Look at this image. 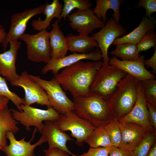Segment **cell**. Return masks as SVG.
<instances>
[{
	"label": "cell",
	"mask_w": 156,
	"mask_h": 156,
	"mask_svg": "<svg viewBox=\"0 0 156 156\" xmlns=\"http://www.w3.org/2000/svg\"><path fill=\"white\" fill-rule=\"evenodd\" d=\"M103 65L100 61H80L64 68L54 77L73 97L88 94L96 73Z\"/></svg>",
	"instance_id": "obj_1"
},
{
	"label": "cell",
	"mask_w": 156,
	"mask_h": 156,
	"mask_svg": "<svg viewBox=\"0 0 156 156\" xmlns=\"http://www.w3.org/2000/svg\"><path fill=\"white\" fill-rule=\"evenodd\" d=\"M74 111L96 127H103L114 119L107 102L90 93L73 97Z\"/></svg>",
	"instance_id": "obj_2"
},
{
	"label": "cell",
	"mask_w": 156,
	"mask_h": 156,
	"mask_svg": "<svg viewBox=\"0 0 156 156\" xmlns=\"http://www.w3.org/2000/svg\"><path fill=\"white\" fill-rule=\"evenodd\" d=\"M139 81L128 74L118 84L107 101L115 119L118 120L126 116L133 108L137 98V84Z\"/></svg>",
	"instance_id": "obj_3"
},
{
	"label": "cell",
	"mask_w": 156,
	"mask_h": 156,
	"mask_svg": "<svg viewBox=\"0 0 156 156\" xmlns=\"http://www.w3.org/2000/svg\"><path fill=\"white\" fill-rule=\"evenodd\" d=\"M128 74L124 71L103 62L97 71L90 89V93L107 101L114 92L118 84Z\"/></svg>",
	"instance_id": "obj_4"
},
{
	"label": "cell",
	"mask_w": 156,
	"mask_h": 156,
	"mask_svg": "<svg viewBox=\"0 0 156 156\" xmlns=\"http://www.w3.org/2000/svg\"><path fill=\"white\" fill-rule=\"evenodd\" d=\"M10 109L13 118L24 126L27 131L31 130V126H34L41 133L44 127L43 121H54L61 115L52 107L44 110L22 104L20 111L12 108Z\"/></svg>",
	"instance_id": "obj_5"
},
{
	"label": "cell",
	"mask_w": 156,
	"mask_h": 156,
	"mask_svg": "<svg viewBox=\"0 0 156 156\" xmlns=\"http://www.w3.org/2000/svg\"><path fill=\"white\" fill-rule=\"evenodd\" d=\"M20 39L26 44L27 57L29 60L46 64L50 60L51 50L49 32L46 30L34 34L25 33Z\"/></svg>",
	"instance_id": "obj_6"
},
{
	"label": "cell",
	"mask_w": 156,
	"mask_h": 156,
	"mask_svg": "<svg viewBox=\"0 0 156 156\" xmlns=\"http://www.w3.org/2000/svg\"><path fill=\"white\" fill-rule=\"evenodd\" d=\"M30 76L45 91L52 107L60 115L74 111L73 101L68 98L54 77L47 80L38 76L30 75Z\"/></svg>",
	"instance_id": "obj_7"
},
{
	"label": "cell",
	"mask_w": 156,
	"mask_h": 156,
	"mask_svg": "<svg viewBox=\"0 0 156 156\" xmlns=\"http://www.w3.org/2000/svg\"><path fill=\"white\" fill-rule=\"evenodd\" d=\"M54 122L62 131H70L72 135L76 139V144L79 146L83 145L96 127L88 121L78 116L74 111L61 115Z\"/></svg>",
	"instance_id": "obj_8"
},
{
	"label": "cell",
	"mask_w": 156,
	"mask_h": 156,
	"mask_svg": "<svg viewBox=\"0 0 156 156\" xmlns=\"http://www.w3.org/2000/svg\"><path fill=\"white\" fill-rule=\"evenodd\" d=\"M12 86L23 88L25 94V105L30 106L36 103L41 105H46L48 108L52 107L45 91L30 76L26 71L22 72L19 77L10 82Z\"/></svg>",
	"instance_id": "obj_9"
},
{
	"label": "cell",
	"mask_w": 156,
	"mask_h": 156,
	"mask_svg": "<svg viewBox=\"0 0 156 156\" xmlns=\"http://www.w3.org/2000/svg\"><path fill=\"white\" fill-rule=\"evenodd\" d=\"M44 7V5H42L12 15L10 28L2 44L4 51L6 50L10 41L20 39L25 33L29 21L34 16L42 13Z\"/></svg>",
	"instance_id": "obj_10"
},
{
	"label": "cell",
	"mask_w": 156,
	"mask_h": 156,
	"mask_svg": "<svg viewBox=\"0 0 156 156\" xmlns=\"http://www.w3.org/2000/svg\"><path fill=\"white\" fill-rule=\"evenodd\" d=\"M126 32V29L112 17L100 31L91 36L98 43V47L101 52L103 63L109 64L108 51L110 46L116 39L123 36Z\"/></svg>",
	"instance_id": "obj_11"
},
{
	"label": "cell",
	"mask_w": 156,
	"mask_h": 156,
	"mask_svg": "<svg viewBox=\"0 0 156 156\" xmlns=\"http://www.w3.org/2000/svg\"><path fill=\"white\" fill-rule=\"evenodd\" d=\"M138 96L133 108L126 116L117 120L121 123L131 122L140 125L148 132L156 133V130L149 122L146 101L144 97L142 81H139L137 84Z\"/></svg>",
	"instance_id": "obj_12"
},
{
	"label": "cell",
	"mask_w": 156,
	"mask_h": 156,
	"mask_svg": "<svg viewBox=\"0 0 156 156\" xmlns=\"http://www.w3.org/2000/svg\"><path fill=\"white\" fill-rule=\"evenodd\" d=\"M67 17L70 27L77 30L79 34L89 35L95 29L102 28L105 25L104 23L90 8L83 10H77Z\"/></svg>",
	"instance_id": "obj_13"
},
{
	"label": "cell",
	"mask_w": 156,
	"mask_h": 156,
	"mask_svg": "<svg viewBox=\"0 0 156 156\" xmlns=\"http://www.w3.org/2000/svg\"><path fill=\"white\" fill-rule=\"evenodd\" d=\"M102 59L101 52L99 48L90 52L74 53L60 58L51 59L42 68L41 72L43 74H45L51 71L55 75L58 73L61 69L82 60H88L96 62Z\"/></svg>",
	"instance_id": "obj_14"
},
{
	"label": "cell",
	"mask_w": 156,
	"mask_h": 156,
	"mask_svg": "<svg viewBox=\"0 0 156 156\" xmlns=\"http://www.w3.org/2000/svg\"><path fill=\"white\" fill-rule=\"evenodd\" d=\"M37 130V128L35 127L32 138L28 142L25 141V137L20 140H17L13 133L8 132L6 134V138L9 140L10 144L3 148V152L6 156H36L34 152L36 148L46 142L45 138L42 136L35 144H31Z\"/></svg>",
	"instance_id": "obj_15"
},
{
	"label": "cell",
	"mask_w": 156,
	"mask_h": 156,
	"mask_svg": "<svg viewBox=\"0 0 156 156\" xmlns=\"http://www.w3.org/2000/svg\"><path fill=\"white\" fill-rule=\"evenodd\" d=\"M117 122L122 135L118 148L133 151L143 139L148 131L142 126L135 123H121L118 121Z\"/></svg>",
	"instance_id": "obj_16"
},
{
	"label": "cell",
	"mask_w": 156,
	"mask_h": 156,
	"mask_svg": "<svg viewBox=\"0 0 156 156\" xmlns=\"http://www.w3.org/2000/svg\"><path fill=\"white\" fill-rule=\"evenodd\" d=\"M9 44V49L0 53V75L10 82L19 76L16 72V63L21 43L16 40L11 41Z\"/></svg>",
	"instance_id": "obj_17"
},
{
	"label": "cell",
	"mask_w": 156,
	"mask_h": 156,
	"mask_svg": "<svg viewBox=\"0 0 156 156\" xmlns=\"http://www.w3.org/2000/svg\"><path fill=\"white\" fill-rule=\"evenodd\" d=\"M145 60H122L114 56L109 58V64L120 69L139 81H143L149 79H155V76L145 68Z\"/></svg>",
	"instance_id": "obj_18"
},
{
	"label": "cell",
	"mask_w": 156,
	"mask_h": 156,
	"mask_svg": "<svg viewBox=\"0 0 156 156\" xmlns=\"http://www.w3.org/2000/svg\"><path fill=\"white\" fill-rule=\"evenodd\" d=\"M41 134L48 143L49 148H58L62 149L73 156L75 154L71 152L66 146L68 141H73L70 136L62 131L54 121L46 120Z\"/></svg>",
	"instance_id": "obj_19"
},
{
	"label": "cell",
	"mask_w": 156,
	"mask_h": 156,
	"mask_svg": "<svg viewBox=\"0 0 156 156\" xmlns=\"http://www.w3.org/2000/svg\"><path fill=\"white\" fill-rule=\"evenodd\" d=\"M59 21L57 20L54 22L52 29L49 32V43L51 50V59H57L65 56L68 50L66 38L60 29Z\"/></svg>",
	"instance_id": "obj_20"
},
{
	"label": "cell",
	"mask_w": 156,
	"mask_h": 156,
	"mask_svg": "<svg viewBox=\"0 0 156 156\" xmlns=\"http://www.w3.org/2000/svg\"><path fill=\"white\" fill-rule=\"evenodd\" d=\"M155 24L156 22L154 18L144 17L136 28L128 34L117 38L112 44L116 46L125 43L137 44L148 31L154 30Z\"/></svg>",
	"instance_id": "obj_21"
},
{
	"label": "cell",
	"mask_w": 156,
	"mask_h": 156,
	"mask_svg": "<svg viewBox=\"0 0 156 156\" xmlns=\"http://www.w3.org/2000/svg\"><path fill=\"white\" fill-rule=\"evenodd\" d=\"M43 12L45 16L44 19L40 18L33 21L31 24L34 29L39 31L46 30L49 27L53 19L56 18L59 20L62 9V5L58 0H53L50 3H46Z\"/></svg>",
	"instance_id": "obj_22"
},
{
	"label": "cell",
	"mask_w": 156,
	"mask_h": 156,
	"mask_svg": "<svg viewBox=\"0 0 156 156\" xmlns=\"http://www.w3.org/2000/svg\"><path fill=\"white\" fill-rule=\"evenodd\" d=\"M66 38L68 50L74 53H85L98 47L96 42L88 34H80L75 36L70 34Z\"/></svg>",
	"instance_id": "obj_23"
},
{
	"label": "cell",
	"mask_w": 156,
	"mask_h": 156,
	"mask_svg": "<svg viewBox=\"0 0 156 156\" xmlns=\"http://www.w3.org/2000/svg\"><path fill=\"white\" fill-rule=\"evenodd\" d=\"M18 123L13 118L10 109L7 106L0 113V146L3 148L8 145L6 134L8 132L14 134L19 131Z\"/></svg>",
	"instance_id": "obj_24"
},
{
	"label": "cell",
	"mask_w": 156,
	"mask_h": 156,
	"mask_svg": "<svg viewBox=\"0 0 156 156\" xmlns=\"http://www.w3.org/2000/svg\"><path fill=\"white\" fill-rule=\"evenodd\" d=\"M96 5L92 10L96 17L100 20H107L106 13L107 10L112 9L114 11L112 14L114 21L119 23L121 17L120 12L122 1L120 0H96Z\"/></svg>",
	"instance_id": "obj_25"
},
{
	"label": "cell",
	"mask_w": 156,
	"mask_h": 156,
	"mask_svg": "<svg viewBox=\"0 0 156 156\" xmlns=\"http://www.w3.org/2000/svg\"><path fill=\"white\" fill-rule=\"evenodd\" d=\"M116 48L110 53L122 60L131 61L144 60V56L141 55L136 44L125 43L117 44Z\"/></svg>",
	"instance_id": "obj_26"
},
{
	"label": "cell",
	"mask_w": 156,
	"mask_h": 156,
	"mask_svg": "<svg viewBox=\"0 0 156 156\" xmlns=\"http://www.w3.org/2000/svg\"><path fill=\"white\" fill-rule=\"evenodd\" d=\"M84 142L90 147L109 148L113 146L109 138L103 127H95Z\"/></svg>",
	"instance_id": "obj_27"
},
{
	"label": "cell",
	"mask_w": 156,
	"mask_h": 156,
	"mask_svg": "<svg viewBox=\"0 0 156 156\" xmlns=\"http://www.w3.org/2000/svg\"><path fill=\"white\" fill-rule=\"evenodd\" d=\"M64 5L59 20L63 18L65 20L66 17L74 9L86 10L92 6V4L89 0H63Z\"/></svg>",
	"instance_id": "obj_28"
},
{
	"label": "cell",
	"mask_w": 156,
	"mask_h": 156,
	"mask_svg": "<svg viewBox=\"0 0 156 156\" xmlns=\"http://www.w3.org/2000/svg\"><path fill=\"white\" fill-rule=\"evenodd\" d=\"M0 96H4L8 98L14 104L18 111L21 110L20 107L21 105H25L24 99L11 91L8 86L5 79L0 75Z\"/></svg>",
	"instance_id": "obj_29"
},
{
	"label": "cell",
	"mask_w": 156,
	"mask_h": 156,
	"mask_svg": "<svg viewBox=\"0 0 156 156\" xmlns=\"http://www.w3.org/2000/svg\"><path fill=\"white\" fill-rule=\"evenodd\" d=\"M156 140V133L147 132L143 139L133 151V156H146Z\"/></svg>",
	"instance_id": "obj_30"
},
{
	"label": "cell",
	"mask_w": 156,
	"mask_h": 156,
	"mask_svg": "<svg viewBox=\"0 0 156 156\" xmlns=\"http://www.w3.org/2000/svg\"><path fill=\"white\" fill-rule=\"evenodd\" d=\"M103 128L109 138L113 146L118 147L122 135L117 120L114 119Z\"/></svg>",
	"instance_id": "obj_31"
},
{
	"label": "cell",
	"mask_w": 156,
	"mask_h": 156,
	"mask_svg": "<svg viewBox=\"0 0 156 156\" xmlns=\"http://www.w3.org/2000/svg\"><path fill=\"white\" fill-rule=\"evenodd\" d=\"M142 82L144 95L146 102L156 106V80L149 79Z\"/></svg>",
	"instance_id": "obj_32"
},
{
	"label": "cell",
	"mask_w": 156,
	"mask_h": 156,
	"mask_svg": "<svg viewBox=\"0 0 156 156\" xmlns=\"http://www.w3.org/2000/svg\"><path fill=\"white\" fill-rule=\"evenodd\" d=\"M139 52L145 51L156 46V34L154 30L148 31L137 44Z\"/></svg>",
	"instance_id": "obj_33"
},
{
	"label": "cell",
	"mask_w": 156,
	"mask_h": 156,
	"mask_svg": "<svg viewBox=\"0 0 156 156\" xmlns=\"http://www.w3.org/2000/svg\"><path fill=\"white\" fill-rule=\"evenodd\" d=\"M137 7L144 8L146 16L149 18L152 14L156 12V0H140L138 1Z\"/></svg>",
	"instance_id": "obj_34"
},
{
	"label": "cell",
	"mask_w": 156,
	"mask_h": 156,
	"mask_svg": "<svg viewBox=\"0 0 156 156\" xmlns=\"http://www.w3.org/2000/svg\"><path fill=\"white\" fill-rule=\"evenodd\" d=\"M110 148L90 147L86 152H84L79 155L75 154L73 156H108Z\"/></svg>",
	"instance_id": "obj_35"
},
{
	"label": "cell",
	"mask_w": 156,
	"mask_h": 156,
	"mask_svg": "<svg viewBox=\"0 0 156 156\" xmlns=\"http://www.w3.org/2000/svg\"><path fill=\"white\" fill-rule=\"evenodd\" d=\"M43 152L45 156H70L66 151L56 147L44 149Z\"/></svg>",
	"instance_id": "obj_36"
},
{
	"label": "cell",
	"mask_w": 156,
	"mask_h": 156,
	"mask_svg": "<svg viewBox=\"0 0 156 156\" xmlns=\"http://www.w3.org/2000/svg\"><path fill=\"white\" fill-rule=\"evenodd\" d=\"M109 156H133V151L114 146L110 148Z\"/></svg>",
	"instance_id": "obj_37"
},
{
	"label": "cell",
	"mask_w": 156,
	"mask_h": 156,
	"mask_svg": "<svg viewBox=\"0 0 156 156\" xmlns=\"http://www.w3.org/2000/svg\"><path fill=\"white\" fill-rule=\"evenodd\" d=\"M149 122L151 126L156 130V106L146 102Z\"/></svg>",
	"instance_id": "obj_38"
},
{
	"label": "cell",
	"mask_w": 156,
	"mask_h": 156,
	"mask_svg": "<svg viewBox=\"0 0 156 156\" xmlns=\"http://www.w3.org/2000/svg\"><path fill=\"white\" fill-rule=\"evenodd\" d=\"M144 64L147 67L152 68V73H156V47L153 55L150 59L145 60Z\"/></svg>",
	"instance_id": "obj_39"
},
{
	"label": "cell",
	"mask_w": 156,
	"mask_h": 156,
	"mask_svg": "<svg viewBox=\"0 0 156 156\" xmlns=\"http://www.w3.org/2000/svg\"><path fill=\"white\" fill-rule=\"evenodd\" d=\"M10 100L7 97L0 96V113L7 106Z\"/></svg>",
	"instance_id": "obj_40"
},
{
	"label": "cell",
	"mask_w": 156,
	"mask_h": 156,
	"mask_svg": "<svg viewBox=\"0 0 156 156\" xmlns=\"http://www.w3.org/2000/svg\"><path fill=\"white\" fill-rule=\"evenodd\" d=\"M7 33L3 26L0 24V46L5 39Z\"/></svg>",
	"instance_id": "obj_41"
},
{
	"label": "cell",
	"mask_w": 156,
	"mask_h": 156,
	"mask_svg": "<svg viewBox=\"0 0 156 156\" xmlns=\"http://www.w3.org/2000/svg\"><path fill=\"white\" fill-rule=\"evenodd\" d=\"M146 156H156V142L152 146Z\"/></svg>",
	"instance_id": "obj_42"
},
{
	"label": "cell",
	"mask_w": 156,
	"mask_h": 156,
	"mask_svg": "<svg viewBox=\"0 0 156 156\" xmlns=\"http://www.w3.org/2000/svg\"><path fill=\"white\" fill-rule=\"evenodd\" d=\"M0 150H1L2 151H3V148L1 146H0Z\"/></svg>",
	"instance_id": "obj_43"
}]
</instances>
